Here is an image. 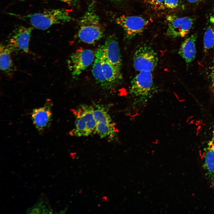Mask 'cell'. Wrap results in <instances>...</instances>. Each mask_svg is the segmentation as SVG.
Wrapping results in <instances>:
<instances>
[{"instance_id": "1", "label": "cell", "mask_w": 214, "mask_h": 214, "mask_svg": "<svg viewBox=\"0 0 214 214\" xmlns=\"http://www.w3.org/2000/svg\"><path fill=\"white\" fill-rule=\"evenodd\" d=\"M7 14L26 22L34 28L41 30L47 29L54 25L64 24L72 19L67 12L63 9H47L40 12L24 15L10 12Z\"/></svg>"}, {"instance_id": "2", "label": "cell", "mask_w": 214, "mask_h": 214, "mask_svg": "<svg viewBox=\"0 0 214 214\" xmlns=\"http://www.w3.org/2000/svg\"><path fill=\"white\" fill-rule=\"evenodd\" d=\"M77 33L78 39L82 42L92 44L103 36L104 31L99 16L95 10V2L92 0L88 5L79 22Z\"/></svg>"}, {"instance_id": "3", "label": "cell", "mask_w": 214, "mask_h": 214, "mask_svg": "<svg viewBox=\"0 0 214 214\" xmlns=\"http://www.w3.org/2000/svg\"><path fill=\"white\" fill-rule=\"evenodd\" d=\"M94 107L83 105L73 109L75 117V127L70 132L72 136L77 137L88 136L95 132L96 123L93 112Z\"/></svg>"}, {"instance_id": "4", "label": "cell", "mask_w": 214, "mask_h": 214, "mask_svg": "<svg viewBox=\"0 0 214 214\" xmlns=\"http://www.w3.org/2000/svg\"><path fill=\"white\" fill-rule=\"evenodd\" d=\"M33 27L22 25L16 26L8 36L6 45L12 53H28Z\"/></svg>"}, {"instance_id": "5", "label": "cell", "mask_w": 214, "mask_h": 214, "mask_svg": "<svg viewBox=\"0 0 214 214\" xmlns=\"http://www.w3.org/2000/svg\"><path fill=\"white\" fill-rule=\"evenodd\" d=\"M93 114L96 123L95 133L100 138H113L117 130L107 109L102 105H96Z\"/></svg>"}, {"instance_id": "6", "label": "cell", "mask_w": 214, "mask_h": 214, "mask_svg": "<svg viewBox=\"0 0 214 214\" xmlns=\"http://www.w3.org/2000/svg\"><path fill=\"white\" fill-rule=\"evenodd\" d=\"M152 72H139L132 80L130 93L133 96L143 100L150 95L153 88Z\"/></svg>"}, {"instance_id": "7", "label": "cell", "mask_w": 214, "mask_h": 214, "mask_svg": "<svg viewBox=\"0 0 214 214\" xmlns=\"http://www.w3.org/2000/svg\"><path fill=\"white\" fill-rule=\"evenodd\" d=\"M158 59L157 53L150 46L143 45L136 51L133 56V66L137 71H152L156 67Z\"/></svg>"}, {"instance_id": "8", "label": "cell", "mask_w": 214, "mask_h": 214, "mask_svg": "<svg viewBox=\"0 0 214 214\" xmlns=\"http://www.w3.org/2000/svg\"><path fill=\"white\" fill-rule=\"evenodd\" d=\"M167 23V35L176 38L185 37L193 25V19L188 16L180 17L170 15L166 17Z\"/></svg>"}, {"instance_id": "9", "label": "cell", "mask_w": 214, "mask_h": 214, "mask_svg": "<svg viewBox=\"0 0 214 214\" xmlns=\"http://www.w3.org/2000/svg\"><path fill=\"white\" fill-rule=\"evenodd\" d=\"M95 57V54L89 49H81L73 53L68 60V64L73 77L78 76L92 64Z\"/></svg>"}, {"instance_id": "10", "label": "cell", "mask_w": 214, "mask_h": 214, "mask_svg": "<svg viewBox=\"0 0 214 214\" xmlns=\"http://www.w3.org/2000/svg\"><path fill=\"white\" fill-rule=\"evenodd\" d=\"M116 22L123 29L126 37L130 39L142 32L149 21L140 16L123 15L117 18Z\"/></svg>"}, {"instance_id": "11", "label": "cell", "mask_w": 214, "mask_h": 214, "mask_svg": "<svg viewBox=\"0 0 214 214\" xmlns=\"http://www.w3.org/2000/svg\"><path fill=\"white\" fill-rule=\"evenodd\" d=\"M52 101L47 100L42 107L33 110L32 119L36 128L40 132H43L49 126L52 120Z\"/></svg>"}, {"instance_id": "12", "label": "cell", "mask_w": 214, "mask_h": 214, "mask_svg": "<svg viewBox=\"0 0 214 214\" xmlns=\"http://www.w3.org/2000/svg\"><path fill=\"white\" fill-rule=\"evenodd\" d=\"M103 45L104 55L107 60L121 70L122 60L117 38L112 35L109 36Z\"/></svg>"}, {"instance_id": "13", "label": "cell", "mask_w": 214, "mask_h": 214, "mask_svg": "<svg viewBox=\"0 0 214 214\" xmlns=\"http://www.w3.org/2000/svg\"><path fill=\"white\" fill-rule=\"evenodd\" d=\"M203 167L208 180L214 186V135L204 150Z\"/></svg>"}, {"instance_id": "14", "label": "cell", "mask_w": 214, "mask_h": 214, "mask_svg": "<svg viewBox=\"0 0 214 214\" xmlns=\"http://www.w3.org/2000/svg\"><path fill=\"white\" fill-rule=\"evenodd\" d=\"M102 68L103 76L108 84V89H110L117 84L121 78V70L117 68L107 60L104 51Z\"/></svg>"}, {"instance_id": "15", "label": "cell", "mask_w": 214, "mask_h": 214, "mask_svg": "<svg viewBox=\"0 0 214 214\" xmlns=\"http://www.w3.org/2000/svg\"><path fill=\"white\" fill-rule=\"evenodd\" d=\"M12 52L6 44L1 43L0 45L1 70L7 77L12 78L16 68L11 57Z\"/></svg>"}, {"instance_id": "16", "label": "cell", "mask_w": 214, "mask_h": 214, "mask_svg": "<svg viewBox=\"0 0 214 214\" xmlns=\"http://www.w3.org/2000/svg\"><path fill=\"white\" fill-rule=\"evenodd\" d=\"M197 35L194 34L186 38L182 43L178 51L179 54L188 64L194 59L196 55L195 42Z\"/></svg>"}, {"instance_id": "17", "label": "cell", "mask_w": 214, "mask_h": 214, "mask_svg": "<svg viewBox=\"0 0 214 214\" xmlns=\"http://www.w3.org/2000/svg\"><path fill=\"white\" fill-rule=\"evenodd\" d=\"M103 52V45L98 48L95 53V57L93 63L92 72L96 82L103 88L108 89V86L103 76L102 71V63Z\"/></svg>"}, {"instance_id": "18", "label": "cell", "mask_w": 214, "mask_h": 214, "mask_svg": "<svg viewBox=\"0 0 214 214\" xmlns=\"http://www.w3.org/2000/svg\"><path fill=\"white\" fill-rule=\"evenodd\" d=\"M211 24L207 28L203 37L204 50L205 52L214 46V16L210 18Z\"/></svg>"}, {"instance_id": "19", "label": "cell", "mask_w": 214, "mask_h": 214, "mask_svg": "<svg viewBox=\"0 0 214 214\" xmlns=\"http://www.w3.org/2000/svg\"><path fill=\"white\" fill-rule=\"evenodd\" d=\"M179 0H164L163 3L164 8L174 9L178 6Z\"/></svg>"}, {"instance_id": "20", "label": "cell", "mask_w": 214, "mask_h": 214, "mask_svg": "<svg viewBox=\"0 0 214 214\" xmlns=\"http://www.w3.org/2000/svg\"><path fill=\"white\" fill-rule=\"evenodd\" d=\"M149 3L154 8L157 9H164V0H148Z\"/></svg>"}, {"instance_id": "21", "label": "cell", "mask_w": 214, "mask_h": 214, "mask_svg": "<svg viewBox=\"0 0 214 214\" xmlns=\"http://www.w3.org/2000/svg\"><path fill=\"white\" fill-rule=\"evenodd\" d=\"M59 1L65 3L69 6H75L78 4V0H53Z\"/></svg>"}, {"instance_id": "22", "label": "cell", "mask_w": 214, "mask_h": 214, "mask_svg": "<svg viewBox=\"0 0 214 214\" xmlns=\"http://www.w3.org/2000/svg\"><path fill=\"white\" fill-rule=\"evenodd\" d=\"M212 86L214 90V66L212 69L211 73Z\"/></svg>"}, {"instance_id": "23", "label": "cell", "mask_w": 214, "mask_h": 214, "mask_svg": "<svg viewBox=\"0 0 214 214\" xmlns=\"http://www.w3.org/2000/svg\"><path fill=\"white\" fill-rule=\"evenodd\" d=\"M187 1L190 3H196L202 0H186Z\"/></svg>"}, {"instance_id": "24", "label": "cell", "mask_w": 214, "mask_h": 214, "mask_svg": "<svg viewBox=\"0 0 214 214\" xmlns=\"http://www.w3.org/2000/svg\"><path fill=\"white\" fill-rule=\"evenodd\" d=\"M112 1H119L120 0H111Z\"/></svg>"}]
</instances>
